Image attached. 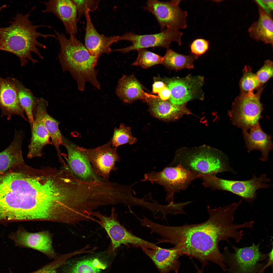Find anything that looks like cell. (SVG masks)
Returning a JSON list of instances; mask_svg holds the SVG:
<instances>
[{
	"instance_id": "10",
	"label": "cell",
	"mask_w": 273,
	"mask_h": 273,
	"mask_svg": "<svg viewBox=\"0 0 273 273\" xmlns=\"http://www.w3.org/2000/svg\"><path fill=\"white\" fill-rule=\"evenodd\" d=\"M260 243L250 246L238 248L232 246L234 252L230 251L227 247L223 254L225 264L228 266L229 273H258L264 266L263 261L268 257L259 249Z\"/></svg>"
},
{
	"instance_id": "22",
	"label": "cell",
	"mask_w": 273,
	"mask_h": 273,
	"mask_svg": "<svg viewBox=\"0 0 273 273\" xmlns=\"http://www.w3.org/2000/svg\"><path fill=\"white\" fill-rule=\"evenodd\" d=\"M143 251L152 260L159 273H177L180 268L179 258L182 255L175 247L164 248L158 247L154 249L144 248Z\"/></svg>"
},
{
	"instance_id": "2",
	"label": "cell",
	"mask_w": 273,
	"mask_h": 273,
	"mask_svg": "<svg viewBox=\"0 0 273 273\" xmlns=\"http://www.w3.org/2000/svg\"><path fill=\"white\" fill-rule=\"evenodd\" d=\"M34 7L25 14L17 13L11 24L8 27H0V50L11 53L19 59L21 65H25L28 60L33 63L38 60L33 58V53L40 58H43L39 48H46V46L39 42L38 39L48 37L57 39L55 35L44 34L38 32V28L50 26L35 25L29 19Z\"/></svg>"
},
{
	"instance_id": "34",
	"label": "cell",
	"mask_w": 273,
	"mask_h": 273,
	"mask_svg": "<svg viewBox=\"0 0 273 273\" xmlns=\"http://www.w3.org/2000/svg\"><path fill=\"white\" fill-rule=\"evenodd\" d=\"M261 85L256 74L248 68H245L240 82L241 92L247 93L253 91Z\"/></svg>"
},
{
	"instance_id": "24",
	"label": "cell",
	"mask_w": 273,
	"mask_h": 273,
	"mask_svg": "<svg viewBox=\"0 0 273 273\" xmlns=\"http://www.w3.org/2000/svg\"><path fill=\"white\" fill-rule=\"evenodd\" d=\"M145 100L148 103L153 115L160 119L174 120L180 118L185 115L191 113L185 104L174 105L169 101L162 100L158 96L153 95Z\"/></svg>"
},
{
	"instance_id": "6",
	"label": "cell",
	"mask_w": 273,
	"mask_h": 273,
	"mask_svg": "<svg viewBox=\"0 0 273 273\" xmlns=\"http://www.w3.org/2000/svg\"><path fill=\"white\" fill-rule=\"evenodd\" d=\"M201 174L178 165L166 167L160 172L146 173L141 181H148L163 186L167 193L166 201L173 203L174 194L186 190L193 181L200 178Z\"/></svg>"
},
{
	"instance_id": "31",
	"label": "cell",
	"mask_w": 273,
	"mask_h": 273,
	"mask_svg": "<svg viewBox=\"0 0 273 273\" xmlns=\"http://www.w3.org/2000/svg\"><path fill=\"white\" fill-rule=\"evenodd\" d=\"M111 141V145L116 149L118 146L125 144H132L137 141V139L132 134L131 128L121 124L118 128L114 129Z\"/></svg>"
},
{
	"instance_id": "32",
	"label": "cell",
	"mask_w": 273,
	"mask_h": 273,
	"mask_svg": "<svg viewBox=\"0 0 273 273\" xmlns=\"http://www.w3.org/2000/svg\"><path fill=\"white\" fill-rule=\"evenodd\" d=\"M77 251L67 254H59L52 261L42 266L37 270L29 273H56L57 269L72 257L78 254ZM9 273H14L10 269Z\"/></svg>"
},
{
	"instance_id": "42",
	"label": "cell",
	"mask_w": 273,
	"mask_h": 273,
	"mask_svg": "<svg viewBox=\"0 0 273 273\" xmlns=\"http://www.w3.org/2000/svg\"><path fill=\"white\" fill-rule=\"evenodd\" d=\"M6 7L5 5H3L0 7V12L3 8Z\"/></svg>"
},
{
	"instance_id": "18",
	"label": "cell",
	"mask_w": 273,
	"mask_h": 273,
	"mask_svg": "<svg viewBox=\"0 0 273 273\" xmlns=\"http://www.w3.org/2000/svg\"><path fill=\"white\" fill-rule=\"evenodd\" d=\"M13 237L18 245L37 250L50 259H54L59 255L53 248L52 237L48 231L33 233L20 230Z\"/></svg>"
},
{
	"instance_id": "29",
	"label": "cell",
	"mask_w": 273,
	"mask_h": 273,
	"mask_svg": "<svg viewBox=\"0 0 273 273\" xmlns=\"http://www.w3.org/2000/svg\"><path fill=\"white\" fill-rule=\"evenodd\" d=\"M13 80L19 100L26 113L31 127L34 121L33 111L38 98L20 81L14 78Z\"/></svg>"
},
{
	"instance_id": "23",
	"label": "cell",
	"mask_w": 273,
	"mask_h": 273,
	"mask_svg": "<svg viewBox=\"0 0 273 273\" xmlns=\"http://www.w3.org/2000/svg\"><path fill=\"white\" fill-rule=\"evenodd\" d=\"M247 130H243V134L247 151L255 150L260 151L261 154L259 160L263 162L269 160V152L272 149V144L270 136L262 130L259 123Z\"/></svg>"
},
{
	"instance_id": "35",
	"label": "cell",
	"mask_w": 273,
	"mask_h": 273,
	"mask_svg": "<svg viewBox=\"0 0 273 273\" xmlns=\"http://www.w3.org/2000/svg\"><path fill=\"white\" fill-rule=\"evenodd\" d=\"M73 1L77 9L78 21L82 15H85L86 11H87L90 12L96 10L100 3V1L97 0Z\"/></svg>"
},
{
	"instance_id": "26",
	"label": "cell",
	"mask_w": 273,
	"mask_h": 273,
	"mask_svg": "<svg viewBox=\"0 0 273 273\" xmlns=\"http://www.w3.org/2000/svg\"><path fill=\"white\" fill-rule=\"evenodd\" d=\"M23 138L22 132L16 131L11 144L0 153V173L24 161L21 151Z\"/></svg>"
},
{
	"instance_id": "38",
	"label": "cell",
	"mask_w": 273,
	"mask_h": 273,
	"mask_svg": "<svg viewBox=\"0 0 273 273\" xmlns=\"http://www.w3.org/2000/svg\"><path fill=\"white\" fill-rule=\"evenodd\" d=\"M256 1L259 6L269 15L272 10L273 0H257Z\"/></svg>"
},
{
	"instance_id": "17",
	"label": "cell",
	"mask_w": 273,
	"mask_h": 273,
	"mask_svg": "<svg viewBox=\"0 0 273 273\" xmlns=\"http://www.w3.org/2000/svg\"><path fill=\"white\" fill-rule=\"evenodd\" d=\"M42 3L45 6L43 13L56 15L63 23L67 33L75 36L78 31V14L73 0H49Z\"/></svg>"
},
{
	"instance_id": "33",
	"label": "cell",
	"mask_w": 273,
	"mask_h": 273,
	"mask_svg": "<svg viewBox=\"0 0 273 273\" xmlns=\"http://www.w3.org/2000/svg\"><path fill=\"white\" fill-rule=\"evenodd\" d=\"M137 58L132 65L147 68L154 65L162 63L163 57L145 49L138 51Z\"/></svg>"
},
{
	"instance_id": "4",
	"label": "cell",
	"mask_w": 273,
	"mask_h": 273,
	"mask_svg": "<svg viewBox=\"0 0 273 273\" xmlns=\"http://www.w3.org/2000/svg\"><path fill=\"white\" fill-rule=\"evenodd\" d=\"M25 180L24 164L0 173V224L22 221Z\"/></svg>"
},
{
	"instance_id": "37",
	"label": "cell",
	"mask_w": 273,
	"mask_h": 273,
	"mask_svg": "<svg viewBox=\"0 0 273 273\" xmlns=\"http://www.w3.org/2000/svg\"><path fill=\"white\" fill-rule=\"evenodd\" d=\"M209 43L208 41L203 39L195 40L191 44L190 48L192 54L197 56L204 53L208 50Z\"/></svg>"
},
{
	"instance_id": "21",
	"label": "cell",
	"mask_w": 273,
	"mask_h": 273,
	"mask_svg": "<svg viewBox=\"0 0 273 273\" xmlns=\"http://www.w3.org/2000/svg\"><path fill=\"white\" fill-rule=\"evenodd\" d=\"M84 15L86 22L84 46L89 53L99 58L103 54L112 52L110 46L118 42L117 36L107 37L100 34L93 24L89 12L86 11Z\"/></svg>"
},
{
	"instance_id": "41",
	"label": "cell",
	"mask_w": 273,
	"mask_h": 273,
	"mask_svg": "<svg viewBox=\"0 0 273 273\" xmlns=\"http://www.w3.org/2000/svg\"><path fill=\"white\" fill-rule=\"evenodd\" d=\"M273 248L271 251L268 254V259L267 261V263L263 268L259 271L258 273H263L265 269L269 266L273 264Z\"/></svg>"
},
{
	"instance_id": "28",
	"label": "cell",
	"mask_w": 273,
	"mask_h": 273,
	"mask_svg": "<svg viewBox=\"0 0 273 273\" xmlns=\"http://www.w3.org/2000/svg\"><path fill=\"white\" fill-rule=\"evenodd\" d=\"M47 106L43 108L42 113V119L43 124L49 134L52 144L55 148L59 161L61 164L65 161L61 156L60 149V145L63 146V136L59 128V123L47 111Z\"/></svg>"
},
{
	"instance_id": "30",
	"label": "cell",
	"mask_w": 273,
	"mask_h": 273,
	"mask_svg": "<svg viewBox=\"0 0 273 273\" xmlns=\"http://www.w3.org/2000/svg\"><path fill=\"white\" fill-rule=\"evenodd\" d=\"M197 57L192 55H181L168 48L163 57L162 64L168 67L175 70L185 68L193 69L194 67L193 62Z\"/></svg>"
},
{
	"instance_id": "13",
	"label": "cell",
	"mask_w": 273,
	"mask_h": 273,
	"mask_svg": "<svg viewBox=\"0 0 273 273\" xmlns=\"http://www.w3.org/2000/svg\"><path fill=\"white\" fill-rule=\"evenodd\" d=\"M181 0L163 2L155 0L147 1L145 7L155 17L161 30L165 28L178 30L187 26V12L181 9Z\"/></svg>"
},
{
	"instance_id": "39",
	"label": "cell",
	"mask_w": 273,
	"mask_h": 273,
	"mask_svg": "<svg viewBox=\"0 0 273 273\" xmlns=\"http://www.w3.org/2000/svg\"><path fill=\"white\" fill-rule=\"evenodd\" d=\"M158 94L160 99L164 101L169 99L171 95L170 90L166 86L162 89Z\"/></svg>"
},
{
	"instance_id": "40",
	"label": "cell",
	"mask_w": 273,
	"mask_h": 273,
	"mask_svg": "<svg viewBox=\"0 0 273 273\" xmlns=\"http://www.w3.org/2000/svg\"><path fill=\"white\" fill-rule=\"evenodd\" d=\"M166 86V85L162 82L161 81L155 82L152 86L153 92L154 93H158L162 89Z\"/></svg>"
},
{
	"instance_id": "16",
	"label": "cell",
	"mask_w": 273,
	"mask_h": 273,
	"mask_svg": "<svg viewBox=\"0 0 273 273\" xmlns=\"http://www.w3.org/2000/svg\"><path fill=\"white\" fill-rule=\"evenodd\" d=\"M44 105L43 101H38L33 111L34 121L31 127V137L27 155L28 157L29 158L41 157L44 146L52 144L50 140V135L42 119V111Z\"/></svg>"
},
{
	"instance_id": "15",
	"label": "cell",
	"mask_w": 273,
	"mask_h": 273,
	"mask_svg": "<svg viewBox=\"0 0 273 273\" xmlns=\"http://www.w3.org/2000/svg\"><path fill=\"white\" fill-rule=\"evenodd\" d=\"M83 150L95 173L103 180L108 181L111 171L117 170L116 163L120 160L116 149L112 146L111 140L94 148H83Z\"/></svg>"
},
{
	"instance_id": "11",
	"label": "cell",
	"mask_w": 273,
	"mask_h": 273,
	"mask_svg": "<svg viewBox=\"0 0 273 273\" xmlns=\"http://www.w3.org/2000/svg\"><path fill=\"white\" fill-rule=\"evenodd\" d=\"M115 253L110 248L93 251L86 255L70 258L56 273H108Z\"/></svg>"
},
{
	"instance_id": "1",
	"label": "cell",
	"mask_w": 273,
	"mask_h": 273,
	"mask_svg": "<svg viewBox=\"0 0 273 273\" xmlns=\"http://www.w3.org/2000/svg\"><path fill=\"white\" fill-rule=\"evenodd\" d=\"M240 205L239 202H235L216 208L208 206L209 218L200 223L178 226L157 223L154 230L161 237L157 243L173 244L182 255L197 259L203 266L209 261L214 263L225 271L226 266L219 249V242L232 238L238 243L243 235V230L240 229L250 226L248 222L234 223L235 214Z\"/></svg>"
},
{
	"instance_id": "9",
	"label": "cell",
	"mask_w": 273,
	"mask_h": 273,
	"mask_svg": "<svg viewBox=\"0 0 273 273\" xmlns=\"http://www.w3.org/2000/svg\"><path fill=\"white\" fill-rule=\"evenodd\" d=\"M92 215L97 218L95 219L94 221L105 230L110 237L111 244L109 247L112 252L115 253L122 245L130 244L142 249H154L158 247L155 244L136 236L122 225L117 220V214L113 208L112 209L109 216H106L99 212L95 211L93 212Z\"/></svg>"
},
{
	"instance_id": "12",
	"label": "cell",
	"mask_w": 273,
	"mask_h": 273,
	"mask_svg": "<svg viewBox=\"0 0 273 273\" xmlns=\"http://www.w3.org/2000/svg\"><path fill=\"white\" fill-rule=\"evenodd\" d=\"M183 34V33L178 30L169 28L165 29L161 32L154 34L141 35L132 32L127 33L121 36H118V41H128L132 42V45L123 48L113 50L112 51L126 53L152 47H161L168 49L171 43L173 42H177L180 46Z\"/></svg>"
},
{
	"instance_id": "5",
	"label": "cell",
	"mask_w": 273,
	"mask_h": 273,
	"mask_svg": "<svg viewBox=\"0 0 273 273\" xmlns=\"http://www.w3.org/2000/svg\"><path fill=\"white\" fill-rule=\"evenodd\" d=\"M178 165L202 174L215 175L227 172L236 173L230 166L226 154L218 149L204 145L178 149L170 166Z\"/></svg>"
},
{
	"instance_id": "36",
	"label": "cell",
	"mask_w": 273,
	"mask_h": 273,
	"mask_svg": "<svg viewBox=\"0 0 273 273\" xmlns=\"http://www.w3.org/2000/svg\"><path fill=\"white\" fill-rule=\"evenodd\" d=\"M255 74L261 85L265 83L273 76L272 62L269 60L265 61L263 66Z\"/></svg>"
},
{
	"instance_id": "8",
	"label": "cell",
	"mask_w": 273,
	"mask_h": 273,
	"mask_svg": "<svg viewBox=\"0 0 273 273\" xmlns=\"http://www.w3.org/2000/svg\"><path fill=\"white\" fill-rule=\"evenodd\" d=\"M263 89L261 85L256 93L241 92L235 99L228 112L234 125L247 130L259 123L263 109L260 101Z\"/></svg>"
},
{
	"instance_id": "20",
	"label": "cell",
	"mask_w": 273,
	"mask_h": 273,
	"mask_svg": "<svg viewBox=\"0 0 273 273\" xmlns=\"http://www.w3.org/2000/svg\"><path fill=\"white\" fill-rule=\"evenodd\" d=\"M0 108L2 115L8 120L17 115L28 121L19 100L13 78H4L0 76Z\"/></svg>"
},
{
	"instance_id": "27",
	"label": "cell",
	"mask_w": 273,
	"mask_h": 273,
	"mask_svg": "<svg viewBox=\"0 0 273 273\" xmlns=\"http://www.w3.org/2000/svg\"><path fill=\"white\" fill-rule=\"evenodd\" d=\"M259 17L249 28L250 37L266 44H273V21L268 14L259 6Z\"/></svg>"
},
{
	"instance_id": "19",
	"label": "cell",
	"mask_w": 273,
	"mask_h": 273,
	"mask_svg": "<svg viewBox=\"0 0 273 273\" xmlns=\"http://www.w3.org/2000/svg\"><path fill=\"white\" fill-rule=\"evenodd\" d=\"M203 79L200 77H187L170 81L167 87L171 95L169 102L177 105L185 104L196 96L202 85Z\"/></svg>"
},
{
	"instance_id": "14",
	"label": "cell",
	"mask_w": 273,
	"mask_h": 273,
	"mask_svg": "<svg viewBox=\"0 0 273 273\" xmlns=\"http://www.w3.org/2000/svg\"><path fill=\"white\" fill-rule=\"evenodd\" d=\"M63 146L67 152L65 157L71 172L78 179L94 182L103 180L95 172L85 155L83 148L71 142L63 136Z\"/></svg>"
},
{
	"instance_id": "25",
	"label": "cell",
	"mask_w": 273,
	"mask_h": 273,
	"mask_svg": "<svg viewBox=\"0 0 273 273\" xmlns=\"http://www.w3.org/2000/svg\"><path fill=\"white\" fill-rule=\"evenodd\" d=\"M116 92L123 102L128 103L138 99L145 100L153 96L144 91L140 83L133 75H124L120 79Z\"/></svg>"
},
{
	"instance_id": "3",
	"label": "cell",
	"mask_w": 273,
	"mask_h": 273,
	"mask_svg": "<svg viewBox=\"0 0 273 273\" xmlns=\"http://www.w3.org/2000/svg\"><path fill=\"white\" fill-rule=\"evenodd\" d=\"M54 31L60 47L58 58L63 71L70 73L80 91H84L87 82L100 89L98 71L95 69L99 58L91 55L75 36L67 38L63 33Z\"/></svg>"
},
{
	"instance_id": "7",
	"label": "cell",
	"mask_w": 273,
	"mask_h": 273,
	"mask_svg": "<svg viewBox=\"0 0 273 273\" xmlns=\"http://www.w3.org/2000/svg\"><path fill=\"white\" fill-rule=\"evenodd\" d=\"M202 184L205 188L213 190L228 191L236 195L248 203L252 202L256 196L258 189H267L270 185V180L265 174L260 176H254L251 179L245 180L225 179L215 175L202 174Z\"/></svg>"
}]
</instances>
